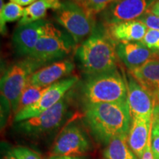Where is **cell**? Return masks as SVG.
Instances as JSON below:
<instances>
[{
  "mask_svg": "<svg viewBox=\"0 0 159 159\" xmlns=\"http://www.w3.org/2000/svg\"><path fill=\"white\" fill-rule=\"evenodd\" d=\"M71 1L74 2H75L76 4H77V5H79V4L80 3V2L82 1V0H71Z\"/></svg>",
  "mask_w": 159,
  "mask_h": 159,
  "instance_id": "obj_32",
  "label": "cell"
},
{
  "mask_svg": "<svg viewBox=\"0 0 159 159\" xmlns=\"http://www.w3.org/2000/svg\"><path fill=\"white\" fill-rule=\"evenodd\" d=\"M78 80L77 76H71L49 86L37 102L19 111L15 115L14 122H19L36 116L52 108L66 95V93L76 84Z\"/></svg>",
  "mask_w": 159,
  "mask_h": 159,
  "instance_id": "obj_8",
  "label": "cell"
},
{
  "mask_svg": "<svg viewBox=\"0 0 159 159\" xmlns=\"http://www.w3.org/2000/svg\"><path fill=\"white\" fill-rule=\"evenodd\" d=\"M151 145L154 159H159V114L154 111L152 118Z\"/></svg>",
  "mask_w": 159,
  "mask_h": 159,
  "instance_id": "obj_23",
  "label": "cell"
},
{
  "mask_svg": "<svg viewBox=\"0 0 159 159\" xmlns=\"http://www.w3.org/2000/svg\"><path fill=\"white\" fill-rule=\"evenodd\" d=\"M60 0H38L28 7H25L23 16L19 21V25L41 20L47 15L48 10H58L61 6Z\"/></svg>",
  "mask_w": 159,
  "mask_h": 159,
  "instance_id": "obj_18",
  "label": "cell"
},
{
  "mask_svg": "<svg viewBox=\"0 0 159 159\" xmlns=\"http://www.w3.org/2000/svg\"><path fill=\"white\" fill-rule=\"evenodd\" d=\"M128 134L115 136L103 150L105 159H139L129 146Z\"/></svg>",
  "mask_w": 159,
  "mask_h": 159,
  "instance_id": "obj_19",
  "label": "cell"
},
{
  "mask_svg": "<svg viewBox=\"0 0 159 159\" xmlns=\"http://www.w3.org/2000/svg\"><path fill=\"white\" fill-rule=\"evenodd\" d=\"M84 121L97 142L107 144L114 137L128 134L132 117L128 102L85 105Z\"/></svg>",
  "mask_w": 159,
  "mask_h": 159,
  "instance_id": "obj_1",
  "label": "cell"
},
{
  "mask_svg": "<svg viewBox=\"0 0 159 159\" xmlns=\"http://www.w3.org/2000/svg\"><path fill=\"white\" fill-rule=\"evenodd\" d=\"M151 134H152V132H151ZM151 134L150 136V138H149L146 148H145L144 154H143L142 157L140 159H154L152 151V145H151Z\"/></svg>",
  "mask_w": 159,
  "mask_h": 159,
  "instance_id": "obj_27",
  "label": "cell"
},
{
  "mask_svg": "<svg viewBox=\"0 0 159 159\" xmlns=\"http://www.w3.org/2000/svg\"><path fill=\"white\" fill-rule=\"evenodd\" d=\"M128 91V103L132 118H152L155 99L128 71L125 77Z\"/></svg>",
  "mask_w": 159,
  "mask_h": 159,
  "instance_id": "obj_11",
  "label": "cell"
},
{
  "mask_svg": "<svg viewBox=\"0 0 159 159\" xmlns=\"http://www.w3.org/2000/svg\"><path fill=\"white\" fill-rule=\"evenodd\" d=\"M23 7L10 2L2 6L0 9V29L2 34H5L6 24L20 20L24 14Z\"/></svg>",
  "mask_w": 159,
  "mask_h": 159,
  "instance_id": "obj_20",
  "label": "cell"
},
{
  "mask_svg": "<svg viewBox=\"0 0 159 159\" xmlns=\"http://www.w3.org/2000/svg\"><path fill=\"white\" fill-rule=\"evenodd\" d=\"M43 65V63L27 57L10 66L2 77L1 97L8 102L14 116L18 111L20 99L29 77Z\"/></svg>",
  "mask_w": 159,
  "mask_h": 159,
  "instance_id": "obj_4",
  "label": "cell"
},
{
  "mask_svg": "<svg viewBox=\"0 0 159 159\" xmlns=\"http://www.w3.org/2000/svg\"><path fill=\"white\" fill-rule=\"evenodd\" d=\"M46 159H86L84 156H53L51 155Z\"/></svg>",
  "mask_w": 159,
  "mask_h": 159,
  "instance_id": "obj_29",
  "label": "cell"
},
{
  "mask_svg": "<svg viewBox=\"0 0 159 159\" xmlns=\"http://www.w3.org/2000/svg\"><path fill=\"white\" fill-rule=\"evenodd\" d=\"M92 148L88 136L80 127L71 123L57 136L51 150L53 156H83Z\"/></svg>",
  "mask_w": 159,
  "mask_h": 159,
  "instance_id": "obj_10",
  "label": "cell"
},
{
  "mask_svg": "<svg viewBox=\"0 0 159 159\" xmlns=\"http://www.w3.org/2000/svg\"><path fill=\"white\" fill-rule=\"evenodd\" d=\"M47 22L41 19L27 25H19L12 38L16 52L22 56L29 57L44 33Z\"/></svg>",
  "mask_w": 159,
  "mask_h": 159,
  "instance_id": "obj_12",
  "label": "cell"
},
{
  "mask_svg": "<svg viewBox=\"0 0 159 159\" xmlns=\"http://www.w3.org/2000/svg\"><path fill=\"white\" fill-rule=\"evenodd\" d=\"M152 118H132L128 141L130 149L139 159L144 154L152 132Z\"/></svg>",
  "mask_w": 159,
  "mask_h": 159,
  "instance_id": "obj_15",
  "label": "cell"
},
{
  "mask_svg": "<svg viewBox=\"0 0 159 159\" xmlns=\"http://www.w3.org/2000/svg\"><path fill=\"white\" fill-rule=\"evenodd\" d=\"M2 159H16V158L14 155H13L12 150H8L6 151V152H4V155Z\"/></svg>",
  "mask_w": 159,
  "mask_h": 159,
  "instance_id": "obj_31",
  "label": "cell"
},
{
  "mask_svg": "<svg viewBox=\"0 0 159 159\" xmlns=\"http://www.w3.org/2000/svg\"><path fill=\"white\" fill-rule=\"evenodd\" d=\"M54 16L57 22L71 35L77 45L90 36L97 25L94 17L71 0L61 3Z\"/></svg>",
  "mask_w": 159,
  "mask_h": 159,
  "instance_id": "obj_6",
  "label": "cell"
},
{
  "mask_svg": "<svg viewBox=\"0 0 159 159\" xmlns=\"http://www.w3.org/2000/svg\"><path fill=\"white\" fill-rule=\"evenodd\" d=\"M76 45L75 40L68 32L57 28L48 21L44 33L29 57L47 64L68 56L74 51Z\"/></svg>",
  "mask_w": 159,
  "mask_h": 159,
  "instance_id": "obj_5",
  "label": "cell"
},
{
  "mask_svg": "<svg viewBox=\"0 0 159 159\" xmlns=\"http://www.w3.org/2000/svg\"><path fill=\"white\" fill-rule=\"evenodd\" d=\"M66 95L52 108L21 122H16L15 129L30 137H39L56 130L62 124L68 112L69 100Z\"/></svg>",
  "mask_w": 159,
  "mask_h": 159,
  "instance_id": "obj_7",
  "label": "cell"
},
{
  "mask_svg": "<svg viewBox=\"0 0 159 159\" xmlns=\"http://www.w3.org/2000/svg\"><path fill=\"white\" fill-rule=\"evenodd\" d=\"M144 24L149 29L159 30V16L148 11L138 19Z\"/></svg>",
  "mask_w": 159,
  "mask_h": 159,
  "instance_id": "obj_26",
  "label": "cell"
},
{
  "mask_svg": "<svg viewBox=\"0 0 159 159\" xmlns=\"http://www.w3.org/2000/svg\"><path fill=\"white\" fill-rule=\"evenodd\" d=\"M36 1H38V0H10V2H11L17 4V5L21 6V7H24V6L28 7V6L35 2Z\"/></svg>",
  "mask_w": 159,
  "mask_h": 159,
  "instance_id": "obj_28",
  "label": "cell"
},
{
  "mask_svg": "<svg viewBox=\"0 0 159 159\" xmlns=\"http://www.w3.org/2000/svg\"><path fill=\"white\" fill-rule=\"evenodd\" d=\"M129 72L155 100L159 101V57L151 59Z\"/></svg>",
  "mask_w": 159,
  "mask_h": 159,
  "instance_id": "obj_17",
  "label": "cell"
},
{
  "mask_svg": "<svg viewBox=\"0 0 159 159\" xmlns=\"http://www.w3.org/2000/svg\"><path fill=\"white\" fill-rule=\"evenodd\" d=\"M114 1L116 0H82L79 5L89 14L95 17L97 14H100Z\"/></svg>",
  "mask_w": 159,
  "mask_h": 159,
  "instance_id": "obj_22",
  "label": "cell"
},
{
  "mask_svg": "<svg viewBox=\"0 0 159 159\" xmlns=\"http://www.w3.org/2000/svg\"><path fill=\"white\" fill-rule=\"evenodd\" d=\"M148 11L150 12L152 14L159 16V0H156L155 1V2L152 4V5L151 6Z\"/></svg>",
  "mask_w": 159,
  "mask_h": 159,
  "instance_id": "obj_30",
  "label": "cell"
},
{
  "mask_svg": "<svg viewBox=\"0 0 159 159\" xmlns=\"http://www.w3.org/2000/svg\"><path fill=\"white\" fill-rule=\"evenodd\" d=\"M116 50L117 56L129 71L139 68L151 59L158 57L156 52L148 49L142 41L118 43Z\"/></svg>",
  "mask_w": 159,
  "mask_h": 159,
  "instance_id": "obj_13",
  "label": "cell"
},
{
  "mask_svg": "<svg viewBox=\"0 0 159 159\" xmlns=\"http://www.w3.org/2000/svg\"><path fill=\"white\" fill-rule=\"evenodd\" d=\"M75 65L69 60H63L41 67L29 77L27 84L49 87L58 82L74 70Z\"/></svg>",
  "mask_w": 159,
  "mask_h": 159,
  "instance_id": "obj_14",
  "label": "cell"
},
{
  "mask_svg": "<svg viewBox=\"0 0 159 159\" xmlns=\"http://www.w3.org/2000/svg\"><path fill=\"white\" fill-rule=\"evenodd\" d=\"M116 43L102 24L96 25L94 32L80 44L76 57L82 70L89 76L117 69Z\"/></svg>",
  "mask_w": 159,
  "mask_h": 159,
  "instance_id": "obj_2",
  "label": "cell"
},
{
  "mask_svg": "<svg viewBox=\"0 0 159 159\" xmlns=\"http://www.w3.org/2000/svg\"><path fill=\"white\" fill-rule=\"evenodd\" d=\"M85 105L128 102L125 78L118 69L89 76L83 86Z\"/></svg>",
  "mask_w": 159,
  "mask_h": 159,
  "instance_id": "obj_3",
  "label": "cell"
},
{
  "mask_svg": "<svg viewBox=\"0 0 159 159\" xmlns=\"http://www.w3.org/2000/svg\"><path fill=\"white\" fill-rule=\"evenodd\" d=\"M142 42L152 51H159V30L148 28Z\"/></svg>",
  "mask_w": 159,
  "mask_h": 159,
  "instance_id": "obj_24",
  "label": "cell"
},
{
  "mask_svg": "<svg viewBox=\"0 0 159 159\" xmlns=\"http://www.w3.org/2000/svg\"><path fill=\"white\" fill-rule=\"evenodd\" d=\"M48 88L49 87H41L27 84L21 94L17 113L37 102Z\"/></svg>",
  "mask_w": 159,
  "mask_h": 159,
  "instance_id": "obj_21",
  "label": "cell"
},
{
  "mask_svg": "<svg viewBox=\"0 0 159 159\" xmlns=\"http://www.w3.org/2000/svg\"><path fill=\"white\" fill-rule=\"evenodd\" d=\"M156 0H116L100 13L105 27L139 19L149 11Z\"/></svg>",
  "mask_w": 159,
  "mask_h": 159,
  "instance_id": "obj_9",
  "label": "cell"
},
{
  "mask_svg": "<svg viewBox=\"0 0 159 159\" xmlns=\"http://www.w3.org/2000/svg\"><path fill=\"white\" fill-rule=\"evenodd\" d=\"M106 29L111 39L118 43L142 41L148 28L137 19L116 24Z\"/></svg>",
  "mask_w": 159,
  "mask_h": 159,
  "instance_id": "obj_16",
  "label": "cell"
},
{
  "mask_svg": "<svg viewBox=\"0 0 159 159\" xmlns=\"http://www.w3.org/2000/svg\"><path fill=\"white\" fill-rule=\"evenodd\" d=\"M12 151L16 159H42L39 153L25 147L14 148Z\"/></svg>",
  "mask_w": 159,
  "mask_h": 159,
  "instance_id": "obj_25",
  "label": "cell"
}]
</instances>
